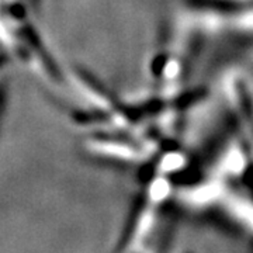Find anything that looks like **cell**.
<instances>
[{
    "instance_id": "1",
    "label": "cell",
    "mask_w": 253,
    "mask_h": 253,
    "mask_svg": "<svg viewBox=\"0 0 253 253\" xmlns=\"http://www.w3.org/2000/svg\"><path fill=\"white\" fill-rule=\"evenodd\" d=\"M181 165V158L177 156V155H170L165 159L163 162V169L165 170H172V169H176L177 166Z\"/></svg>"
},
{
    "instance_id": "2",
    "label": "cell",
    "mask_w": 253,
    "mask_h": 253,
    "mask_svg": "<svg viewBox=\"0 0 253 253\" xmlns=\"http://www.w3.org/2000/svg\"><path fill=\"white\" fill-rule=\"evenodd\" d=\"M168 184L165 181H158L154 184V189H152V194H154L155 199H163L168 193Z\"/></svg>"
},
{
    "instance_id": "3",
    "label": "cell",
    "mask_w": 253,
    "mask_h": 253,
    "mask_svg": "<svg viewBox=\"0 0 253 253\" xmlns=\"http://www.w3.org/2000/svg\"><path fill=\"white\" fill-rule=\"evenodd\" d=\"M236 208H238L239 214L244 215V217L246 218V221H249L253 225V208L248 207V206H244V204H239Z\"/></svg>"
}]
</instances>
